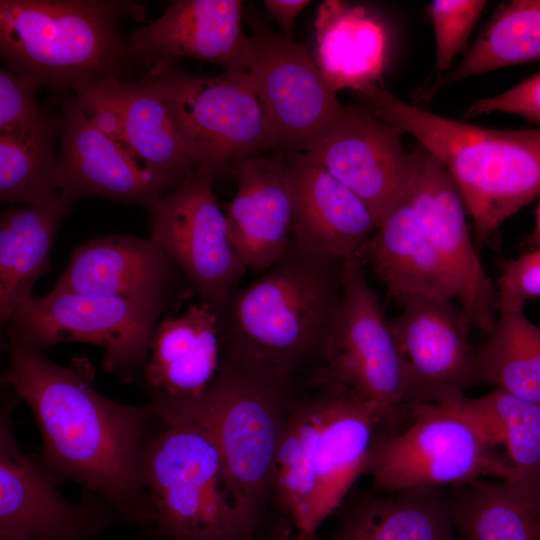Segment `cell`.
Instances as JSON below:
<instances>
[{
    "mask_svg": "<svg viewBox=\"0 0 540 540\" xmlns=\"http://www.w3.org/2000/svg\"><path fill=\"white\" fill-rule=\"evenodd\" d=\"M494 449L451 410L416 404L409 407L407 425L400 431L377 432L365 473L376 489L392 493L481 478L519 480L508 459Z\"/></svg>",
    "mask_w": 540,
    "mask_h": 540,
    "instance_id": "cell-10",
    "label": "cell"
},
{
    "mask_svg": "<svg viewBox=\"0 0 540 540\" xmlns=\"http://www.w3.org/2000/svg\"><path fill=\"white\" fill-rule=\"evenodd\" d=\"M527 244L531 249L540 246V202L536 212L535 227L527 240Z\"/></svg>",
    "mask_w": 540,
    "mask_h": 540,
    "instance_id": "cell-39",
    "label": "cell"
},
{
    "mask_svg": "<svg viewBox=\"0 0 540 540\" xmlns=\"http://www.w3.org/2000/svg\"><path fill=\"white\" fill-rule=\"evenodd\" d=\"M345 262L307 253L292 240L285 255L213 308L221 356L293 383L321 362L343 290Z\"/></svg>",
    "mask_w": 540,
    "mask_h": 540,
    "instance_id": "cell-2",
    "label": "cell"
},
{
    "mask_svg": "<svg viewBox=\"0 0 540 540\" xmlns=\"http://www.w3.org/2000/svg\"><path fill=\"white\" fill-rule=\"evenodd\" d=\"M498 313L523 310L540 296V246L502 262L497 280Z\"/></svg>",
    "mask_w": 540,
    "mask_h": 540,
    "instance_id": "cell-36",
    "label": "cell"
},
{
    "mask_svg": "<svg viewBox=\"0 0 540 540\" xmlns=\"http://www.w3.org/2000/svg\"><path fill=\"white\" fill-rule=\"evenodd\" d=\"M381 430L376 408L337 385L293 398L279 443L272 497L295 528L313 540L323 521L365 473Z\"/></svg>",
    "mask_w": 540,
    "mask_h": 540,
    "instance_id": "cell-4",
    "label": "cell"
},
{
    "mask_svg": "<svg viewBox=\"0 0 540 540\" xmlns=\"http://www.w3.org/2000/svg\"><path fill=\"white\" fill-rule=\"evenodd\" d=\"M447 494L462 540H540V482L481 478Z\"/></svg>",
    "mask_w": 540,
    "mask_h": 540,
    "instance_id": "cell-27",
    "label": "cell"
},
{
    "mask_svg": "<svg viewBox=\"0 0 540 540\" xmlns=\"http://www.w3.org/2000/svg\"><path fill=\"white\" fill-rule=\"evenodd\" d=\"M155 417L156 429L140 456L153 515L150 534L163 540H252L260 525L238 503L213 441L194 425Z\"/></svg>",
    "mask_w": 540,
    "mask_h": 540,
    "instance_id": "cell-7",
    "label": "cell"
},
{
    "mask_svg": "<svg viewBox=\"0 0 540 540\" xmlns=\"http://www.w3.org/2000/svg\"><path fill=\"white\" fill-rule=\"evenodd\" d=\"M5 398L0 414V534L29 540H89L115 517L95 499L67 502L53 477L20 449L12 428L19 401Z\"/></svg>",
    "mask_w": 540,
    "mask_h": 540,
    "instance_id": "cell-16",
    "label": "cell"
},
{
    "mask_svg": "<svg viewBox=\"0 0 540 540\" xmlns=\"http://www.w3.org/2000/svg\"><path fill=\"white\" fill-rule=\"evenodd\" d=\"M540 61V0L502 3L463 59L435 83L449 84L509 66Z\"/></svg>",
    "mask_w": 540,
    "mask_h": 540,
    "instance_id": "cell-31",
    "label": "cell"
},
{
    "mask_svg": "<svg viewBox=\"0 0 540 540\" xmlns=\"http://www.w3.org/2000/svg\"><path fill=\"white\" fill-rule=\"evenodd\" d=\"M319 383L337 385L372 404L380 432L408 422V365L360 258L345 262L341 300L323 351Z\"/></svg>",
    "mask_w": 540,
    "mask_h": 540,
    "instance_id": "cell-8",
    "label": "cell"
},
{
    "mask_svg": "<svg viewBox=\"0 0 540 540\" xmlns=\"http://www.w3.org/2000/svg\"><path fill=\"white\" fill-rule=\"evenodd\" d=\"M316 62L336 90L375 84L384 62V33L366 11L327 0L317 11Z\"/></svg>",
    "mask_w": 540,
    "mask_h": 540,
    "instance_id": "cell-28",
    "label": "cell"
},
{
    "mask_svg": "<svg viewBox=\"0 0 540 540\" xmlns=\"http://www.w3.org/2000/svg\"><path fill=\"white\" fill-rule=\"evenodd\" d=\"M292 391L291 382L221 356L216 376L198 396L148 404L158 418L189 423L208 435L238 503L260 525L273 493Z\"/></svg>",
    "mask_w": 540,
    "mask_h": 540,
    "instance_id": "cell-5",
    "label": "cell"
},
{
    "mask_svg": "<svg viewBox=\"0 0 540 540\" xmlns=\"http://www.w3.org/2000/svg\"><path fill=\"white\" fill-rule=\"evenodd\" d=\"M248 22L253 33L247 72L263 111L269 148L307 153L337 124L345 106L303 44L271 31L252 12Z\"/></svg>",
    "mask_w": 540,
    "mask_h": 540,
    "instance_id": "cell-12",
    "label": "cell"
},
{
    "mask_svg": "<svg viewBox=\"0 0 540 540\" xmlns=\"http://www.w3.org/2000/svg\"><path fill=\"white\" fill-rule=\"evenodd\" d=\"M333 540H345V538L338 533Z\"/></svg>",
    "mask_w": 540,
    "mask_h": 540,
    "instance_id": "cell-41",
    "label": "cell"
},
{
    "mask_svg": "<svg viewBox=\"0 0 540 540\" xmlns=\"http://www.w3.org/2000/svg\"><path fill=\"white\" fill-rule=\"evenodd\" d=\"M6 348L2 383L34 415L42 438L38 464L52 477L79 483L125 521L150 532L153 515L140 456L156 421L151 406L106 398L85 366H60L40 350L12 342Z\"/></svg>",
    "mask_w": 540,
    "mask_h": 540,
    "instance_id": "cell-1",
    "label": "cell"
},
{
    "mask_svg": "<svg viewBox=\"0 0 540 540\" xmlns=\"http://www.w3.org/2000/svg\"><path fill=\"white\" fill-rule=\"evenodd\" d=\"M252 155L240 167L239 185L225 207L230 243L246 270L262 273L287 252L293 228L289 159Z\"/></svg>",
    "mask_w": 540,
    "mask_h": 540,
    "instance_id": "cell-23",
    "label": "cell"
},
{
    "mask_svg": "<svg viewBox=\"0 0 540 540\" xmlns=\"http://www.w3.org/2000/svg\"><path fill=\"white\" fill-rule=\"evenodd\" d=\"M476 354L480 384L540 404V328L523 310L499 312Z\"/></svg>",
    "mask_w": 540,
    "mask_h": 540,
    "instance_id": "cell-32",
    "label": "cell"
},
{
    "mask_svg": "<svg viewBox=\"0 0 540 540\" xmlns=\"http://www.w3.org/2000/svg\"><path fill=\"white\" fill-rule=\"evenodd\" d=\"M212 179L197 167L147 210L150 237L183 271L198 301L214 308L237 288L247 270L230 243Z\"/></svg>",
    "mask_w": 540,
    "mask_h": 540,
    "instance_id": "cell-13",
    "label": "cell"
},
{
    "mask_svg": "<svg viewBox=\"0 0 540 540\" xmlns=\"http://www.w3.org/2000/svg\"><path fill=\"white\" fill-rule=\"evenodd\" d=\"M50 291L126 299L163 315L195 294L189 279L155 240L120 234L76 247Z\"/></svg>",
    "mask_w": 540,
    "mask_h": 540,
    "instance_id": "cell-15",
    "label": "cell"
},
{
    "mask_svg": "<svg viewBox=\"0 0 540 540\" xmlns=\"http://www.w3.org/2000/svg\"><path fill=\"white\" fill-rule=\"evenodd\" d=\"M359 258L371 265L398 305L414 296L456 299L452 277L405 193L365 243Z\"/></svg>",
    "mask_w": 540,
    "mask_h": 540,
    "instance_id": "cell-25",
    "label": "cell"
},
{
    "mask_svg": "<svg viewBox=\"0 0 540 540\" xmlns=\"http://www.w3.org/2000/svg\"><path fill=\"white\" fill-rule=\"evenodd\" d=\"M73 90L94 123L147 169L178 186L197 168L165 102L145 78L132 82L107 76Z\"/></svg>",
    "mask_w": 540,
    "mask_h": 540,
    "instance_id": "cell-19",
    "label": "cell"
},
{
    "mask_svg": "<svg viewBox=\"0 0 540 540\" xmlns=\"http://www.w3.org/2000/svg\"><path fill=\"white\" fill-rule=\"evenodd\" d=\"M356 92L373 114L412 135L446 168L472 220L477 248L540 195V130L454 120L404 102L377 84Z\"/></svg>",
    "mask_w": 540,
    "mask_h": 540,
    "instance_id": "cell-3",
    "label": "cell"
},
{
    "mask_svg": "<svg viewBox=\"0 0 540 540\" xmlns=\"http://www.w3.org/2000/svg\"><path fill=\"white\" fill-rule=\"evenodd\" d=\"M412 174L405 195L448 269L456 300L473 327L488 335L498 316L497 290L473 243L462 196L446 168L419 143L410 150Z\"/></svg>",
    "mask_w": 540,
    "mask_h": 540,
    "instance_id": "cell-14",
    "label": "cell"
},
{
    "mask_svg": "<svg viewBox=\"0 0 540 540\" xmlns=\"http://www.w3.org/2000/svg\"><path fill=\"white\" fill-rule=\"evenodd\" d=\"M163 316L126 299L50 291L21 300L2 327L7 342L40 351L64 342L95 345L103 350V368L132 382L141 375Z\"/></svg>",
    "mask_w": 540,
    "mask_h": 540,
    "instance_id": "cell-11",
    "label": "cell"
},
{
    "mask_svg": "<svg viewBox=\"0 0 540 540\" xmlns=\"http://www.w3.org/2000/svg\"><path fill=\"white\" fill-rule=\"evenodd\" d=\"M73 202L59 193L22 208H8L0 217V319L33 295L36 282L52 270L51 254L57 233Z\"/></svg>",
    "mask_w": 540,
    "mask_h": 540,
    "instance_id": "cell-26",
    "label": "cell"
},
{
    "mask_svg": "<svg viewBox=\"0 0 540 540\" xmlns=\"http://www.w3.org/2000/svg\"><path fill=\"white\" fill-rule=\"evenodd\" d=\"M158 91L185 152L212 177L236 173L269 141L263 111L247 71L187 73L171 64L143 77Z\"/></svg>",
    "mask_w": 540,
    "mask_h": 540,
    "instance_id": "cell-9",
    "label": "cell"
},
{
    "mask_svg": "<svg viewBox=\"0 0 540 540\" xmlns=\"http://www.w3.org/2000/svg\"><path fill=\"white\" fill-rule=\"evenodd\" d=\"M390 320L408 365L406 404H438L480 384L473 327L453 299L414 296Z\"/></svg>",
    "mask_w": 540,
    "mask_h": 540,
    "instance_id": "cell-17",
    "label": "cell"
},
{
    "mask_svg": "<svg viewBox=\"0 0 540 540\" xmlns=\"http://www.w3.org/2000/svg\"><path fill=\"white\" fill-rule=\"evenodd\" d=\"M240 0H173L163 13L126 39L130 57L153 67L179 57L247 71L250 37L242 28Z\"/></svg>",
    "mask_w": 540,
    "mask_h": 540,
    "instance_id": "cell-21",
    "label": "cell"
},
{
    "mask_svg": "<svg viewBox=\"0 0 540 540\" xmlns=\"http://www.w3.org/2000/svg\"><path fill=\"white\" fill-rule=\"evenodd\" d=\"M440 405L465 419L491 447L503 445L519 480L540 482V404L495 389Z\"/></svg>",
    "mask_w": 540,
    "mask_h": 540,
    "instance_id": "cell-30",
    "label": "cell"
},
{
    "mask_svg": "<svg viewBox=\"0 0 540 540\" xmlns=\"http://www.w3.org/2000/svg\"><path fill=\"white\" fill-rule=\"evenodd\" d=\"M56 187L73 203L101 197L148 209L176 186L137 162L103 132L76 99L62 109Z\"/></svg>",
    "mask_w": 540,
    "mask_h": 540,
    "instance_id": "cell-20",
    "label": "cell"
},
{
    "mask_svg": "<svg viewBox=\"0 0 540 540\" xmlns=\"http://www.w3.org/2000/svg\"><path fill=\"white\" fill-rule=\"evenodd\" d=\"M43 83L6 66L0 69V134L29 139L62 124V117L38 102Z\"/></svg>",
    "mask_w": 540,
    "mask_h": 540,
    "instance_id": "cell-34",
    "label": "cell"
},
{
    "mask_svg": "<svg viewBox=\"0 0 540 540\" xmlns=\"http://www.w3.org/2000/svg\"><path fill=\"white\" fill-rule=\"evenodd\" d=\"M484 0H434L427 12L433 27L436 47L435 70L448 72L455 57L467 46L481 16Z\"/></svg>",
    "mask_w": 540,
    "mask_h": 540,
    "instance_id": "cell-35",
    "label": "cell"
},
{
    "mask_svg": "<svg viewBox=\"0 0 540 540\" xmlns=\"http://www.w3.org/2000/svg\"><path fill=\"white\" fill-rule=\"evenodd\" d=\"M310 4L308 0H265L267 13L276 20L284 35L292 37L294 22L299 14Z\"/></svg>",
    "mask_w": 540,
    "mask_h": 540,
    "instance_id": "cell-38",
    "label": "cell"
},
{
    "mask_svg": "<svg viewBox=\"0 0 540 540\" xmlns=\"http://www.w3.org/2000/svg\"><path fill=\"white\" fill-rule=\"evenodd\" d=\"M144 8L115 0H0V54L10 70L57 90L117 76L130 58L119 17Z\"/></svg>",
    "mask_w": 540,
    "mask_h": 540,
    "instance_id": "cell-6",
    "label": "cell"
},
{
    "mask_svg": "<svg viewBox=\"0 0 540 540\" xmlns=\"http://www.w3.org/2000/svg\"><path fill=\"white\" fill-rule=\"evenodd\" d=\"M447 490L415 488L368 497L348 513L345 540H456Z\"/></svg>",
    "mask_w": 540,
    "mask_h": 540,
    "instance_id": "cell-29",
    "label": "cell"
},
{
    "mask_svg": "<svg viewBox=\"0 0 540 540\" xmlns=\"http://www.w3.org/2000/svg\"><path fill=\"white\" fill-rule=\"evenodd\" d=\"M289 183L293 244L342 262L359 258L378 228L365 203L305 153L289 158Z\"/></svg>",
    "mask_w": 540,
    "mask_h": 540,
    "instance_id": "cell-22",
    "label": "cell"
},
{
    "mask_svg": "<svg viewBox=\"0 0 540 540\" xmlns=\"http://www.w3.org/2000/svg\"><path fill=\"white\" fill-rule=\"evenodd\" d=\"M221 362L217 315L203 302L158 322L140 377L151 399L198 396L212 382Z\"/></svg>",
    "mask_w": 540,
    "mask_h": 540,
    "instance_id": "cell-24",
    "label": "cell"
},
{
    "mask_svg": "<svg viewBox=\"0 0 540 540\" xmlns=\"http://www.w3.org/2000/svg\"><path fill=\"white\" fill-rule=\"evenodd\" d=\"M0 540H29V539L20 537V536L0 534Z\"/></svg>",
    "mask_w": 540,
    "mask_h": 540,
    "instance_id": "cell-40",
    "label": "cell"
},
{
    "mask_svg": "<svg viewBox=\"0 0 540 540\" xmlns=\"http://www.w3.org/2000/svg\"><path fill=\"white\" fill-rule=\"evenodd\" d=\"M503 112L540 122V72L498 95L475 101L465 117Z\"/></svg>",
    "mask_w": 540,
    "mask_h": 540,
    "instance_id": "cell-37",
    "label": "cell"
},
{
    "mask_svg": "<svg viewBox=\"0 0 540 540\" xmlns=\"http://www.w3.org/2000/svg\"><path fill=\"white\" fill-rule=\"evenodd\" d=\"M60 126L18 140L0 134V202L36 204L58 194L55 143Z\"/></svg>",
    "mask_w": 540,
    "mask_h": 540,
    "instance_id": "cell-33",
    "label": "cell"
},
{
    "mask_svg": "<svg viewBox=\"0 0 540 540\" xmlns=\"http://www.w3.org/2000/svg\"><path fill=\"white\" fill-rule=\"evenodd\" d=\"M404 131L368 108L349 105L328 134L305 153L353 191L377 227L404 194L412 174V154Z\"/></svg>",
    "mask_w": 540,
    "mask_h": 540,
    "instance_id": "cell-18",
    "label": "cell"
}]
</instances>
